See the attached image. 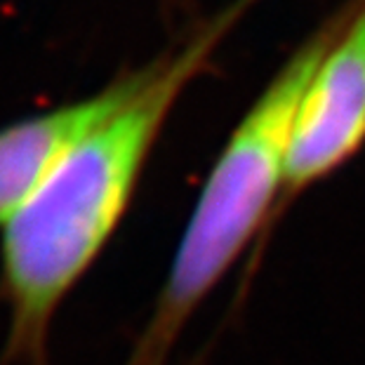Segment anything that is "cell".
<instances>
[{
  "label": "cell",
  "instance_id": "6da1fadb",
  "mask_svg": "<svg viewBox=\"0 0 365 365\" xmlns=\"http://www.w3.org/2000/svg\"><path fill=\"white\" fill-rule=\"evenodd\" d=\"M247 3L238 0L177 52L137 68L128 97L85 132L0 227L3 365H52L61 304L125 220L177 99Z\"/></svg>",
  "mask_w": 365,
  "mask_h": 365
},
{
  "label": "cell",
  "instance_id": "7a4b0ae2",
  "mask_svg": "<svg viewBox=\"0 0 365 365\" xmlns=\"http://www.w3.org/2000/svg\"><path fill=\"white\" fill-rule=\"evenodd\" d=\"M349 14L302 45L224 144L125 365H168L196 309L281 203L294 111Z\"/></svg>",
  "mask_w": 365,
  "mask_h": 365
},
{
  "label": "cell",
  "instance_id": "3957f363",
  "mask_svg": "<svg viewBox=\"0 0 365 365\" xmlns=\"http://www.w3.org/2000/svg\"><path fill=\"white\" fill-rule=\"evenodd\" d=\"M365 144V3L349 14L294 111L281 203L330 177Z\"/></svg>",
  "mask_w": 365,
  "mask_h": 365
},
{
  "label": "cell",
  "instance_id": "277c9868",
  "mask_svg": "<svg viewBox=\"0 0 365 365\" xmlns=\"http://www.w3.org/2000/svg\"><path fill=\"white\" fill-rule=\"evenodd\" d=\"M132 83L135 71L85 99L0 125V227L85 132L128 97Z\"/></svg>",
  "mask_w": 365,
  "mask_h": 365
}]
</instances>
